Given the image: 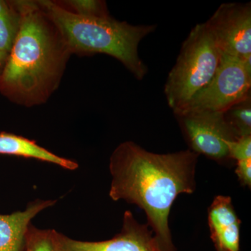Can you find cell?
<instances>
[{"label":"cell","mask_w":251,"mask_h":251,"mask_svg":"<svg viewBox=\"0 0 251 251\" xmlns=\"http://www.w3.org/2000/svg\"><path fill=\"white\" fill-rule=\"evenodd\" d=\"M229 158L237 162L251 159V135L241 137L227 143Z\"/></svg>","instance_id":"15"},{"label":"cell","mask_w":251,"mask_h":251,"mask_svg":"<svg viewBox=\"0 0 251 251\" xmlns=\"http://www.w3.org/2000/svg\"><path fill=\"white\" fill-rule=\"evenodd\" d=\"M235 173L243 186L251 187V159L236 162Z\"/></svg>","instance_id":"16"},{"label":"cell","mask_w":251,"mask_h":251,"mask_svg":"<svg viewBox=\"0 0 251 251\" xmlns=\"http://www.w3.org/2000/svg\"><path fill=\"white\" fill-rule=\"evenodd\" d=\"M198 156L191 150L150 152L130 141L120 144L110 157L109 196L112 201L125 200L145 211L147 225L163 251H176L168 217L178 196L196 190Z\"/></svg>","instance_id":"1"},{"label":"cell","mask_w":251,"mask_h":251,"mask_svg":"<svg viewBox=\"0 0 251 251\" xmlns=\"http://www.w3.org/2000/svg\"><path fill=\"white\" fill-rule=\"evenodd\" d=\"M0 154L36 158L53 163L69 171H74L78 168L76 162L54 154L34 140L5 132L0 133Z\"/></svg>","instance_id":"11"},{"label":"cell","mask_w":251,"mask_h":251,"mask_svg":"<svg viewBox=\"0 0 251 251\" xmlns=\"http://www.w3.org/2000/svg\"><path fill=\"white\" fill-rule=\"evenodd\" d=\"M217 251H224V250H221V249H217V250H216Z\"/></svg>","instance_id":"18"},{"label":"cell","mask_w":251,"mask_h":251,"mask_svg":"<svg viewBox=\"0 0 251 251\" xmlns=\"http://www.w3.org/2000/svg\"><path fill=\"white\" fill-rule=\"evenodd\" d=\"M224 118L237 138L251 135V94L224 112Z\"/></svg>","instance_id":"12"},{"label":"cell","mask_w":251,"mask_h":251,"mask_svg":"<svg viewBox=\"0 0 251 251\" xmlns=\"http://www.w3.org/2000/svg\"><path fill=\"white\" fill-rule=\"evenodd\" d=\"M53 240L58 251H163L147 224H141L131 211H125L121 232L102 242H82L53 229Z\"/></svg>","instance_id":"8"},{"label":"cell","mask_w":251,"mask_h":251,"mask_svg":"<svg viewBox=\"0 0 251 251\" xmlns=\"http://www.w3.org/2000/svg\"><path fill=\"white\" fill-rule=\"evenodd\" d=\"M221 54L251 55V4L224 3L205 23Z\"/></svg>","instance_id":"7"},{"label":"cell","mask_w":251,"mask_h":251,"mask_svg":"<svg viewBox=\"0 0 251 251\" xmlns=\"http://www.w3.org/2000/svg\"><path fill=\"white\" fill-rule=\"evenodd\" d=\"M190 149L220 164L232 163L227 143L237 139L223 112H202L175 115Z\"/></svg>","instance_id":"6"},{"label":"cell","mask_w":251,"mask_h":251,"mask_svg":"<svg viewBox=\"0 0 251 251\" xmlns=\"http://www.w3.org/2000/svg\"><path fill=\"white\" fill-rule=\"evenodd\" d=\"M221 53L206 23L196 25L183 43L167 78L164 93L173 112L205 87L219 67Z\"/></svg>","instance_id":"4"},{"label":"cell","mask_w":251,"mask_h":251,"mask_svg":"<svg viewBox=\"0 0 251 251\" xmlns=\"http://www.w3.org/2000/svg\"><path fill=\"white\" fill-rule=\"evenodd\" d=\"M75 10V14L85 16L109 17L108 10L105 3L96 0H72L66 1Z\"/></svg>","instance_id":"14"},{"label":"cell","mask_w":251,"mask_h":251,"mask_svg":"<svg viewBox=\"0 0 251 251\" xmlns=\"http://www.w3.org/2000/svg\"><path fill=\"white\" fill-rule=\"evenodd\" d=\"M25 251H58L53 240V229H41L30 224L26 235Z\"/></svg>","instance_id":"13"},{"label":"cell","mask_w":251,"mask_h":251,"mask_svg":"<svg viewBox=\"0 0 251 251\" xmlns=\"http://www.w3.org/2000/svg\"><path fill=\"white\" fill-rule=\"evenodd\" d=\"M251 73L242 60L221 54L219 67L210 82L194 94L175 115L224 112L251 95Z\"/></svg>","instance_id":"5"},{"label":"cell","mask_w":251,"mask_h":251,"mask_svg":"<svg viewBox=\"0 0 251 251\" xmlns=\"http://www.w3.org/2000/svg\"><path fill=\"white\" fill-rule=\"evenodd\" d=\"M38 4L69 52L108 54L121 62L138 80L146 75L148 68L140 59L138 46L155 31V25H133L110 16H82L53 1H40Z\"/></svg>","instance_id":"3"},{"label":"cell","mask_w":251,"mask_h":251,"mask_svg":"<svg viewBox=\"0 0 251 251\" xmlns=\"http://www.w3.org/2000/svg\"><path fill=\"white\" fill-rule=\"evenodd\" d=\"M9 54L4 51L0 50V76L2 74L5 65H6V61H7Z\"/></svg>","instance_id":"17"},{"label":"cell","mask_w":251,"mask_h":251,"mask_svg":"<svg viewBox=\"0 0 251 251\" xmlns=\"http://www.w3.org/2000/svg\"><path fill=\"white\" fill-rule=\"evenodd\" d=\"M208 223L216 250L239 251L241 221L230 198H214L208 210Z\"/></svg>","instance_id":"9"},{"label":"cell","mask_w":251,"mask_h":251,"mask_svg":"<svg viewBox=\"0 0 251 251\" xmlns=\"http://www.w3.org/2000/svg\"><path fill=\"white\" fill-rule=\"evenodd\" d=\"M56 202L36 200L28 204L25 210L0 214V251H25L26 235L31 219Z\"/></svg>","instance_id":"10"},{"label":"cell","mask_w":251,"mask_h":251,"mask_svg":"<svg viewBox=\"0 0 251 251\" xmlns=\"http://www.w3.org/2000/svg\"><path fill=\"white\" fill-rule=\"evenodd\" d=\"M18 34L0 76V88L28 106L43 103L58 85L69 51L38 3L17 1Z\"/></svg>","instance_id":"2"}]
</instances>
